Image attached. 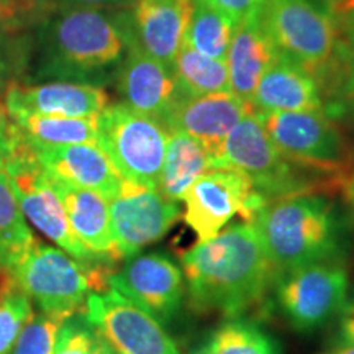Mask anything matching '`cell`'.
Listing matches in <instances>:
<instances>
[{"label": "cell", "mask_w": 354, "mask_h": 354, "mask_svg": "<svg viewBox=\"0 0 354 354\" xmlns=\"http://www.w3.org/2000/svg\"><path fill=\"white\" fill-rule=\"evenodd\" d=\"M256 112V110H254ZM272 143L295 166L333 180L351 158L342 127L323 110L256 112Z\"/></svg>", "instance_id": "8"}, {"label": "cell", "mask_w": 354, "mask_h": 354, "mask_svg": "<svg viewBox=\"0 0 354 354\" xmlns=\"http://www.w3.org/2000/svg\"><path fill=\"white\" fill-rule=\"evenodd\" d=\"M53 6V0H0V30L17 32L39 20Z\"/></svg>", "instance_id": "32"}, {"label": "cell", "mask_w": 354, "mask_h": 354, "mask_svg": "<svg viewBox=\"0 0 354 354\" xmlns=\"http://www.w3.org/2000/svg\"><path fill=\"white\" fill-rule=\"evenodd\" d=\"M183 202L184 220L198 243L216 236L234 215L251 223L266 205L250 177L233 167L207 171L190 185Z\"/></svg>", "instance_id": "10"}, {"label": "cell", "mask_w": 354, "mask_h": 354, "mask_svg": "<svg viewBox=\"0 0 354 354\" xmlns=\"http://www.w3.org/2000/svg\"><path fill=\"white\" fill-rule=\"evenodd\" d=\"M238 24L207 0H194L184 43L202 55L227 59Z\"/></svg>", "instance_id": "27"}, {"label": "cell", "mask_w": 354, "mask_h": 354, "mask_svg": "<svg viewBox=\"0 0 354 354\" xmlns=\"http://www.w3.org/2000/svg\"><path fill=\"white\" fill-rule=\"evenodd\" d=\"M169 131L125 104L107 105L97 117V145L128 183L158 189Z\"/></svg>", "instance_id": "7"}, {"label": "cell", "mask_w": 354, "mask_h": 354, "mask_svg": "<svg viewBox=\"0 0 354 354\" xmlns=\"http://www.w3.org/2000/svg\"><path fill=\"white\" fill-rule=\"evenodd\" d=\"M189 305L198 313L241 317L266 297L274 269L251 223H234L180 256Z\"/></svg>", "instance_id": "1"}, {"label": "cell", "mask_w": 354, "mask_h": 354, "mask_svg": "<svg viewBox=\"0 0 354 354\" xmlns=\"http://www.w3.org/2000/svg\"><path fill=\"white\" fill-rule=\"evenodd\" d=\"M212 6L227 13L230 19H233L240 25V21L250 15L251 12L263 8L266 0H207Z\"/></svg>", "instance_id": "36"}, {"label": "cell", "mask_w": 354, "mask_h": 354, "mask_svg": "<svg viewBox=\"0 0 354 354\" xmlns=\"http://www.w3.org/2000/svg\"><path fill=\"white\" fill-rule=\"evenodd\" d=\"M322 354H354V344H349V346H339V348H330L328 351Z\"/></svg>", "instance_id": "42"}, {"label": "cell", "mask_w": 354, "mask_h": 354, "mask_svg": "<svg viewBox=\"0 0 354 354\" xmlns=\"http://www.w3.org/2000/svg\"><path fill=\"white\" fill-rule=\"evenodd\" d=\"M336 189L342 192L344 209L351 223H354V153L336 179Z\"/></svg>", "instance_id": "37"}, {"label": "cell", "mask_w": 354, "mask_h": 354, "mask_svg": "<svg viewBox=\"0 0 354 354\" xmlns=\"http://www.w3.org/2000/svg\"><path fill=\"white\" fill-rule=\"evenodd\" d=\"M97 117H61L39 113L10 115L24 140L35 149L97 143Z\"/></svg>", "instance_id": "25"}, {"label": "cell", "mask_w": 354, "mask_h": 354, "mask_svg": "<svg viewBox=\"0 0 354 354\" xmlns=\"http://www.w3.org/2000/svg\"><path fill=\"white\" fill-rule=\"evenodd\" d=\"M123 38L127 53L115 73L118 94L123 99L122 104L162 125L177 95L172 71L141 50L127 33H123Z\"/></svg>", "instance_id": "17"}, {"label": "cell", "mask_w": 354, "mask_h": 354, "mask_svg": "<svg viewBox=\"0 0 354 354\" xmlns=\"http://www.w3.org/2000/svg\"><path fill=\"white\" fill-rule=\"evenodd\" d=\"M2 30H0V88H2V82L6 79L7 74V63H6V53H3V46H2Z\"/></svg>", "instance_id": "41"}, {"label": "cell", "mask_w": 354, "mask_h": 354, "mask_svg": "<svg viewBox=\"0 0 354 354\" xmlns=\"http://www.w3.org/2000/svg\"><path fill=\"white\" fill-rule=\"evenodd\" d=\"M210 169H214V159L201 141L184 133H172L167 141L158 190L179 203L190 185Z\"/></svg>", "instance_id": "24"}, {"label": "cell", "mask_w": 354, "mask_h": 354, "mask_svg": "<svg viewBox=\"0 0 354 354\" xmlns=\"http://www.w3.org/2000/svg\"><path fill=\"white\" fill-rule=\"evenodd\" d=\"M95 336V330L88 325L82 313H77L63 323L53 354H91Z\"/></svg>", "instance_id": "33"}, {"label": "cell", "mask_w": 354, "mask_h": 354, "mask_svg": "<svg viewBox=\"0 0 354 354\" xmlns=\"http://www.w3.org/2000/svg\"><path fill=\"white\" fill-rule=\"evenodd\" d=\"M25 145L26 141L19 128L7 113L3 104H0V171L6 172V167L17 158Z\"/></svg>", "instance_id": "34"}, {"label": "cell", "mask_w": 354, "mask_h": 354, "mask_svg": "<svg viewBox=\"0 0 354 354\" xmlns=\"http://www.w3.org/2000/svg\"><path fill=\"white\" fill-rule=\"evenodd\" d=\"M251 112L253 105L238 99L232 92L202 97L176 95L162 127L167 131L184 133L201 141L214 159V169H216L220 167L221 148L230 131Z\"/></svg>", "instance_id": "15"}, {"label": "cell", "mask_w": 354, "mask_h": 354, "mask_svg": "<svg viewBox=\"0 0 354 354\" xmlns=\"http://www.w3.org/2000/svg\"><path fill=\"white\" fill-rule=\"evenodd\" d=\"M338 39L335 56L318 79L322 87L323 112L339 127L354 130V3L331 15Z\"/></svg>", "instance_id": "22"}, {"label": "cell", "mask_w": 354, "mask_h": 354, "mask_svg": "<svg viewBox=\"0 0 354 354\" xmlns=\"http://www.w3.org/2000/svg\"><path fill=\"white\" fill-rule=\"evenodd\" d=\"M39 166L53 180L99 192L110 201L123 177L97 143H79L35 149Z\"/></svg>", "instance_id": "19"}, {"label": "cell", "mask_w": 354, "mask_h": 354, "mask_svg": "<svg viewBox=\"0 0 354 354\" xmlns=\"http://www.w3.org/2000/svg\"><path fill=\"white\" fill-rule=\"evenodd\" d=\"M354 344V289H349L348 297L344 300L338 317L333 322L328 346L339 348Z\"/></svg>", "instance_id": "35"}, {"label": "cell", "mask_w": 354, "mask_h": 354, "mask_svg": "<svg viewBox=\"0 0 354 354\" xmlns=\"http://www.w3.org/2000/svg\"><path fill=\"white\" fill-rule=\"evenodd\" d=\"M109 287L135 302L162 326L174 322L185 302L183 268L161 251L127 259L120 271L109 276Z\"/></svg>", "instance_id": "14"}, {"label": "cell", "mask_w": 354, "mask_h": 354, "mask_svg": "<svg viewBox=\"0 0 354 354\" xmlns=\"http://www.w3.org/2000/svg\"><path fill=\"white\" fill-rule=\"evenodd\" d=\"M220 167H233L251 179L263 201L326 192L336 189L333 180L295 166L272 143L253 110L234 125L221 148Z\"/></svg>", "instance_id": "5"}, {"label": "cell", "mask_w": 354, "mask_h": 354, "mask_svg": "<svg viewBox=\"0 0 354 354\" xmlns=\"http://www.w3.org/2000/svg\"><path fill=\"white\" fill-rule=\"evenodd\" d=\"M6 172L20 209L30 223L74 259L86 264H104L74 234L50 176L39 166L32 146L26 143L6 167Z\"/></svg>", "instance_id": "12"}, {"label": "cell", "mask_w": 354, "mask_h": 354, "mask_svg": "<svg viewBox=\"0 0 354 354\" xmlns=\"http://www.w3.org/2000/svg\"><path fill=\"white\" fill-rule=\"evenodd\" d=\"M274 308L300 335L317 333L335 322L349 292L344 263H317L279 272L271 287Z\"/></svg>", "instance_id": "6"}, {"label": "cell", "mask_w": 354, "mask_h": 354, "mask_svg": "<svg viewBox=\"0 0 354 354\" xmlns=\"http://www.w3.org/2000/svg\"><path fill=\"white\" fill-rule=\"evenodd\" d=\"M82 315L117 354H180L156 318L112 287L92 292Z\"/></svg>", "instance_id": "11"}, {"label": "cell", "mask_w": 354, "mask_h": 354, "mask_svg": "<svg viewBox=\"0 0 354 354\" xmlns=\"http://www.w3.org/2000/svg\"><path fill=\"white\" fill-rule=\"evenodd\" d=\"M194 0H135L131 10L117 13L123 33L172 71L184 43Z\"/></svg>", "instance_id": "16"}, {"label": "cell", "mask_w": 354, "mask_h": 354, "mask_svg": "<svg viewBox=\"0 0 354 354\" xmlns=\"http://www.w3.org/2000/svg\"><path fill=\"white\" fill-rule=\"evenodd\" d=\"M251 105L256 112L323 110L320 82L308 71L277 55L261 76Z\"/></svg>", "instance_id": "21"}, {"label": "cell", "mask_w": 354, "mask_h": 354, "mask_svg": "<svg viewBox=\"0 0 354 354\" xmlns=\"http://www.w3.org/2000/svg\"><path fill=\"white\" fill-rule=\"evenodd\" d=\"M172 76L176 79L177 95L202 97L230 92L227 59L209 57L185 44L177 53Z\"/></svg>", "instance_id": "26"}, {"label": "cell", "mask_w": 354, "mask_h": 354, "mask_svg": "<svg viewBox=\"0 0 354 354\" xmlns=\"http://www.w3.org/2000/svg\"><path fill=\"white\" fill-rule=\"evenodd\" d=\"M198 354H282L281 344L258 323L236 317L220 325Z\"/></svg>", "instance_id": "29"}, {"label": "cell", "mask_w": 354, "mask_h": 354, "mask_svg": "<svg viewBox=\"0 0 354 354\" xmlns=\"http://www.w3.org/2000/svg\"><path fill=\"white\" fill-rule=\"evenodd\" d=\"M196 354H198V353H196Z\"/></svg>", "instance_id": "43"}, {"label": "cell", "mask_w": 354, "mask_h": 354, "mask_svg": "<svg viewBox=\"0 0 354 354\" xmlns=\"http://www.w3.org/2000/svg\"><path fill=\"white\" fill-rule=\"evenodd\" d=\"M127 43L117 13L63 7L44 25L43 71L59 81L100 86L117 73Z\"/></svg>", "instance_id": "3"}, {"label": "cell", "mask_w": 354, "mask_h": 354, "mask_svg": "<svg viewBox=\"0 0 354 354\" xmlns=\"http://www.w3.org/2000/svg\"><path fill=\"white\" fill-rule=\"evenodd\" d=\"M51 179V177H50ZM74 234L100 263H118L110 228L109 201L99 192L53 180Z\"/></svg>", "instance_id": "23"}, {"label": "cell", "mask_w": 354, "mask_h": 354, "mask_svg": "<svg viewBox=\"0 0 354 354\" xmlns=\"http://www.w3.org/2000/svg\"><path fill=\"white\" fill-rule=\"evenodd\" d=\"M64 7H87V8H125L131 7L135 0H59Z\"/></svg>", "instance_id": "38"}, {"label": "cell", "mask_w": 354, "mask_h": 354, "mask_svg": "<svg viewBox=\"0 0 354 354\" xmlns=\"http://www.w3.org/2000/svg\"><path fill=\"white\" fill-rule=\"evenodd\" d=\"M2 104L8 115L97 117L109 105V95L104 87L86 82L51 81L35 86L10 82Z\"/></svg>", "instance_id": "18"}, {"label": "cell", "mask_w": 354, "mask_h": 354, "mask_svg": "<svg viewBox=\"0 0 354 354\" xmlns=\"http://www.w3.org/2000/svg\"><path fill=\"white\" fill-rule=\"evenodd\" d=\"M279 55L276 44L263 21V13L251 12L236 26L230 44L227 66L230 92L251 105L264 71Z\"/></svg>", "instance_id": "20"}, {"label": "cell", "mask_w": 354, "mask_h": 354, "mask_svg": "<svg viewBox=\"0 0 354 354\" xmlns=\"http://www.w3.org/2000/svg\"><path fill=\"white\" fill-rule=\"evenodd\" d=\"M110 228L118 263L140 254L141 250L166 236L180 218L179 203L158 189L128 183L109 201Z\"/></svg>", "instance_id": "13"}, {"label": "cell", "mask_w": 354, "mask_h": 354, "mask_svg": "<svg viewBox=\"0 0 354 354\" xmlns=\"http://www.w3.org/2000/svg\"><path fill=\"white\" fill-rule=\"evenodd\" d=\"M35 241L10 179L0 171V276H7Z\"/></svg>", "instance_id": "28"}, {"label": "cell", "mask_w": 354, "mask_h": 354, "mask_svg": "<svg viewBox=\"0 0 354 354\" xmlns=\"http://www.w3.org/2000/svg\"><path fill=\"white\" fill-rule=\"evenodd\" d=\"M91 354H117L113 351L112 348L109 346L107 343L104 342V339L100 338L99 335L95 336V343H94V348H92V353Z\"/></svg>", "instance_id": "40"}, {"label": "cell", "mask_w": 354, "mask_h": 354, "mask_svg": "<svg viewBox=\"0 0 354 354\" xmlns=\"http://www.w3.org/2000/svg\"><path fill=\"white\" fill-rule=\"evenodd\" d=\"M0 282V354H10L17 339L33 318L28 295L7 276Z\"/></svg>", "instance_id": "30"}, {"label": "cell", "mask_w": 354, "mask_h": 354, "mask_svg": "<svg viewBox=\"0 0 354 354\" xmlns=\"http://www.w3.org/2000/svg\"><path fill=\"white\" fill-rule=\"evenodd\" d=\"M64 322L63 318L44 315V313L33 315L20 333L10 354H53L57 335Z\"/></svg>", "instance_id": "31"}, {"label": "cell", "mask_w": 354, "mask_h": 354, "mask_svg": "<svg viewBox=\"0 0 354 354\" xmlns=\"http://www.w3.org/2000/svg\"><path fill=\"white\" fill-rule=\"evenodd\" d=\"M328 196L297 194L268 202L253 225L274 276L317 263H344L349 253V223Z\"/></svg>", "instance_id": "2"}, {"label": "cell", "mask_w": 354, "mask_h": 354, "mask_svg": "<svg viewBox=\"0 0 354 354\" xmlns=\"http://www.w3.org/2000/svg\"><path fill=\"white\" fill-rule=\"evenodd\" d=\"M322 3L333 15V13L342 10V8L351 6V3H354V0H322Z\"/></svg>", "instance_id": "39"}, {"label": "cell", "mask_w": 354, "mask_h": 354, "mask_svg": "<svg viewBox=\"0 0 354 354\" xmlns=\"http://www.w3.org/2000/svg\"><path fill=\"white\" fill-rule=\"evenodd\" d=\"M107 264H86L38 240L7 274L44 315L68 318L82 313L92 292L109 287Z\"/></svg>", "instance_id": "4"}, {"label": "cell", "mask_w": 354, "mask_h": 354, "mask_svg": "<svg viewBox=\"0 0 354 354\" xmlns=\"http://www.w3.org/2000/svg\"><path fill=\"white\" fill-rule=\"evenodd\" d=\"M263 21L279 55L322 77L335 56V19L315 0H266Z\"/></svg>", "instance_id": "9"}]
</instances>
